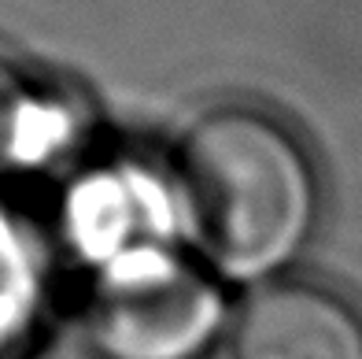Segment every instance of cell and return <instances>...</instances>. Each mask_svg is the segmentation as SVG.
<instances>
[{"instance_id":"obj_1","label":"cell","mask_w":362,"mask_h":359,"mask_svg":"<svg viewBox=\"0 0 362 359\" xmlns=\"http://www.w3.org/2000/svg\"><path fill=\"white\" fill-rule=\"evenodd\" d=\"M174 193L200 252L229 278H262L303 249L318 174L292 130L252 104L200 115L174 152Z\"/></svg>"},{"instance_id":"obj_4","label":"cell","mask_w":362,"mask_h":359,"mask_svg":"<svg viewBox=\"0 0 362 359\" xmlns=\"http://www.w3.org/2000/svg\"><path fill=\"white\" fill-rule=\"evenodd\" d=\"M45 297V252L19 215L0 207V355L30 334Z\"/></svg>"},{"instance_id":"obj_2","label":"cell","mask_w":362,"mask_h":359,"mask_svg":"<svg viewBox=\"0 0 362 359\" xmlns=\"http://www.w3.org/2000/svg\"><path fill=\"white\" fill-rule=\"evenodd\" d=\"M222 315V289L200 267L144 244L96 270L86 337L100 359H200Z\"/></svg>"},{"instance_id":"obj_5","label":"cell","mask_w":362,"mask_h":359,"mask_svg":"<svg viewBox=\"0 0 362 359\" xmlns=\"http://www.w3.org/2000/svg\"><path fill=\"white\" fill-rule=\"evenodd\" d=\"M59 115L30 74L0 52V178L26 171L56 141Z\"/></svg>"},{"instance_id":"obj_3","label":"cell","mask_w":362,"mask_h":359,"mask_svg":"<svg viewBox=\"0 0 362 359\" xmlns=\"http://www.w3.org/2000/svg\"><path fill=\"white\" fill-rule=\"evenodd\" d=\"M233 359H362V315L333 285H259L233 326Z\"/></svg>"}]
</instances>
